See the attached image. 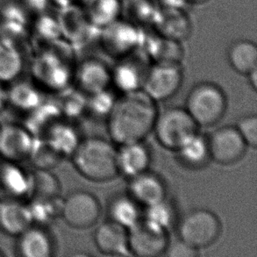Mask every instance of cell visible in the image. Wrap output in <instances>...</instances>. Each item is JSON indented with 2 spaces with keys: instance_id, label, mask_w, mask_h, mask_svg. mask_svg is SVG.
<instances>
[{
  "instance_id": "6da1fadb",
  "label": "cell",
  "mask_w": 257,
  "mask_h": 257,
  "mask_svg": "<svg viewBox=\"0 0 257 257\" xmlns=\"http://www.w3.org/2000/svg\"><path fill=\"white\" fill-rule=\"evenodd\" d=\"M157 114L156 102L143 90L125 93L108 115L109 136L119 146L143 142L153 131Z\"/></svg>"
},
{
  "instance_id": "7a4b0ae2",
  "label": "cell",
  "mask_w": 257,
  "mask_h": 257,
  "mask_svg": "<svg viewBox=\"0 0 257 257\" xmlns=\"http://www.w3.org/2000/svg\"><path fill=\"white\" fill-rule=\"evenodd\" d=\"M71 157L77 171L88 180L106 182L118 174L117 150L99 137L81 140Z\"/></svg>"
},
{
  "instance_id": "3957f363",
  "label": "cell",
  "mask_w": 257,
  "mask_h": 257,
  "mask_svg": "<svg viewBox=\"0 0 257 257\" xmlns=\"http://www.w3.org/2000/svg\"><path fill=\"white\" fill-rule=\"evenodd\" d=\"M227 101L222 89L212 83H200L191 89L185 110L198 125L211 126L223 118Z\"/></svg>"
},
{
  "instance_id": "277c9868",
  "label": "cell",
  "mask_w": 257,
  "mask_h": 257,
  "mask_svg": "<svg viewBox=\"0 0 257 257\" xmlns=\"http://www.w3.org/2000/svg\"><path fill=\"white\" fill-rule=\"evenodd\" d=\"M153 131L162 146L177 151L189 137L198 132V125L185 109L171 107L158 112Z\"/></svg>"
},
{
  "instance_id": "5b68a950",
  "label": "cell",
  "mask_w": 257,
  "mask_h": 257,
  "mask_svg": "<svg viewBox=\"0 0 257 257\" xmlns=\"http://www.w3.org/2000/svg\"><path fill=\"white\" fill-rule=\"evenodd\" d=\"M221 232V224L213 212L197 209L181 219L178 226L179 239L197 249L212 245Z\"/></svg>"
},
{
  "instance_id": "8992f818",
  "label": "cell",
  "mask_w": 257,
  "mask_h": 257,
  "mask_svg": "<svg viewBox=\"0 0 257 257\" xmlns=\"http://www.w3.org/2000/svg\"><path fill=\"white\" fill-rule=\"evenodd\" d=\"M101 30V46L109 56L119 59L139 50L143 46L144 35L142 28L123 19H118Z\"/></svg>"
},
{
  "instance_id": "52a82bcc",
  "label": "cell",
  "mask_w": 257,
  "mask_h": 257,
  "mask_svg": "<svg viewBox=\"0 0 257 257\" xmlns=\"http://www.w3.org/2000/svg\"><path fill=\"white\" fill-rule=\"evenodd\" d=\"M183 79L180 63H155L147 71L142 90L155 102L168 100L177 93Z\"/></svg>"
},
{
  "instance_id": "ba28073f",
  "label": "cell",
  "mask_w": 257,
  "mask_h": 257,
  "mask_svg": "<svg viewBox=\"0 0 257 257\" xmlns=\"http://www.w3.org/2000/svg\"><path fill=\"white\" fill-rule=\"evenodd\" d=\"M97 198L85 191H76L63 199L61 217L74 228L84 229L93 226L100 218Z\"/></svg>"
},
{
  "instance_id": "9c48e42d",
  "label": "cell",
  "mask_w": 257,
  "mask_h": 257,
  "mask_svg": "<svg viewBox=\"0 0 257 257\" xmlns=\"http://www.w3.org/2000/svg\"><path fill=\"white\" fill-rule=\"evenodd\" d=\"M130 253L140 257H156L164 254L169 244L167 231L144 220L127 230Z\"/></svg>"
},
{
  "instance_id": "30bf717a",
  "label": "cell",
  "mask_w": 257,
  "mask_h": 257,
  "mask_svg": "<svg viewBox=\"0 0 257 257\" xmlns=\"http://www.w3.org/2000/svg\"><path fill=\"white\" fill-rule=\"evenodd\" d=\"M35 137L25 125L7 123L0 125V158L22 164L28 160Z\"/></svg>"
},
{
  "instance_id": "8fae6325",
  "label": "cell",
  "mask_w": 257,
  "mask_h": 257,
  "mask_svg": "<svg viewBox=\"0 0 257 257\" xmlns=\"http://www.w3.org/2000/svg\"><path fill=\"white\" fill-rule=\"evenodd\" d=\"M210 157L223 165L234 164L243 157L247 144L235 126H223L212 133L209 138Z\"/></svg>"
},
{
  "instance_id": "7c38bea8",
  "label": "cell",
  "mask_w": 257,
  "mask_h": 257,
  "mask_svg": "<svg viewBox=\"0 0 257 257\" xmlns=\"http://www.w3.org/2000/svg\"><path fill=\"white\" fill-rule=\"evenodd\" d=\"M32 196V171L20 163L0 161V200L28 201Z\"/></svg>"
},
{
  "instance_id": "4fadbf2b",
  "label": "cell",
  "mask_w": 257,
  "mask_h": 257,
  "mask_svg": "<svg viewBox=\"0 0 257 257\" xmlns=\"http://www.w3.org/2000/svg\"><path fill=\"white\" fill-rule=\"evenodd\" d=\"M137 52L138 50L119 58L116 66L111 70V84L124 94L142 90L149 70H145V58L148 56L144 55L143 57Z\"/></svg>"
},
{
  "instance_id": "5bb4252c",
  "label": "cell",
  "mask_w": 257,
  "mask_h": 257,
  "mask_svg": "<svg viewBox=\"0 0 257 257\" xmlns=\"http://www.w3.org/2000/svg\"><path fill=\"white\" fill-rule=\"evenodd\" d=\"M15 238V251L20 256L51 257L56 254V240L49 226L32 225Z\"/></svg>"
},
{
  "instance_id": "9a60e30c",
  "label": "cell",
  "mask_w": 257,
  "mask_h": 257,
  "mask_svg": "<svg viewBox=\"0 0 257 257\" xmlns=\"http://www.w3.org/2000/svg\"><path fill=\"white\" fill-rule=\"evenodd\" d=\"M57 16L61 35L73 45L84 44L91 37L95 28L90 23L79 4L60 8Z\"/></svg>"
},
{
  "instance_id": "2e32d148",
  "label": "cell",
  "mask_w": 257,
  "mask_h": 257,
  "mask_svg": "<svg viewBox=\"0 0 257 257\" xmlns=\"http://www.w3.org/2000/svg\"><path fill=\"white\" fill-rule=\"evenodd\" d=\"M38 83L47 87L48 90H61L65 89L71 79V70L69 63L62 59L59 55L48 53L41 56L35 67Z\"/></svg>"
},
{
  "instance_id": "e0dca14e",
  "label": "cell",
  "mask_w": 257,
  "mask_h": 257,
  "mask_svg": "<svg viewBox=\"0 0 257 257\" xmlns=\"http://www.w3.org/2000/svg\"><path fill=\"white\" fill-rule=\"evenodd\" d=\"M129 196L145 207L164 201L167 197V188L163 179L149 171L130 178Z\"/></svg>"
},
{
  "instance_id": "ac0fdd59",
  "label": "cell",
  "mask_w": 257,
  "mask_h": 257,
  "mask_svg": "<svg viewBox=\"0 0 257 257\" xmlns=\"http://www.w3.org/2000/svg\"><path fill=\"white\" fill-rule=\"evenodd\" d=\"M75 80L79 90L89 96L108 89L111 84V70L100 60L89 58L77 68Z\"/></svg>"
},
{
  "instance_id": "d6986e66",
  "label": "cell",
  "mask_w": 257,
  "mask_h": 257,
  "mask_svg": "<svg viewBox=\"0 0 257 257\" xmlns=\"http://www.w3.org/2000/svg\"><path fill=\"white\" fill-rule=\"evenodd\" d=\"M152 27L158 35L180 42L190 38L193 29L186 11L163 8H159Z\"/></svg>"
},
{
  "instance_id": "ffe728a7",
  "label": "cell",
  "mask_w": 257,
  "mask_h": 257,
  "mask_svg": "<svg viewBox=\"0 0 257 257\" xmlns=\"http://www.w3.org/2000/svg\"><path fill=\"white\" fill-rule=\"evenodd\" d=\"M94 242L101 253L110 255L130 254L128 232L111 220L102 223L94 233Z\"/></svg>"
},
{
  "instance_id": "44dd1931",
  "label": "cell",
  "mask_w": 257,
  "mask_h": 257,
  "mask_svg": "<svg viewBox=\"0 0 257 257\" xmlns=\"http://www.w3.org/2000/svg\"><path fill=\"white\" fill-rule=\"evenodd\" d=\"M33 225L28 201L0 200V231L17 237Z\"/></svg>"
},
{
  "instance_id": "7402d4cb",
  "label": "cell",
  "mask_w": 257,
  "mask_h": 257,
  "mask_svg": "<svg viewBox=\"0 0 257 257\" xmlns=\"http://www.w3.org/2000/svg\"><path fill=\"white\" fill-rule=\"evenodd\" d=\"M150 164V151L143 142L125 144L117 150L118 173L123 174L128 178L149 171Z\"/></svg>"
},
{
  "instance_id": "603a6c76",
  "label": "cell",
  "mask_w": 257,
  "mask_h": 257,
  "mask_svg": "<svg viewBox=\"0 0 257 257\" xmlns=\"http://www.w3.org/2000/svg\"><path fill=\"white\" fill-rule=\"evenodd\" d=\"M24 54L15 40L0 36V83L20 79L25 70Z\"/></svg>"
},
{
  "instance_id": "cb8c5ba5",
  "label": "cell",
  "mask_w": 257,
  "mask_h": 257,
  "mask_svg": "<svg viewBox=\"0 0 257 257\" xmlns=\"http://www.w3.org/2000/svg\"><path fill=\"white\" fill-rule=\"evenodd\" d=\"M31 25L30 14L21 2H9L0 10V29L2 36L7 38H21L29 31Z\"/></svg>"
},
{
  "instance_id": "d4e9b609",
  "label": "cell",
  "mask_w": 257,
  "mask_h": 257,
  "mask_svg": "<svg viewBox=\"0 0 257 257\" xmlns=\"http://www.w3.org/2000/svg\"><path fill=\"white\" fill-rule=\"evenodd\" d=\"M182 42L165 38L158 34L143 39V52L155 63H181L184 57Z\"/></svg>"
},
{
  "instance_id": "484cf974",
  "label": "cell",
  "mask_w": 257,
  "mask_h": 257,
  "mask_svg": "<svg viewBox=\"0 0 257 257\" xmlns=\"http://www.w3.org/2000/svg\"><path fill=\"white\" fill-rule=\"evenodd\" d=\"M44 101L42 89L39 85L21 78L11 83L10 89L7 90V104L28 114Z\"/></svg>"
},
{
  "instance_id": "4316f807",
  "label": "cell",
  "mask_w": 257,
  "mask_h": 257,
  "mask_svg": "<svg viewBox=\"0 0 257 257\" xmlns=\"http://www.w3.org/2000/svg\"><path fill=\"white\" fill-rule=\"evenodd\" d=\"M80 7L96 28H104L120 19L121 0H80Z\"/></svg>"
},
{
  "instance_id": "83f0119b",
  "label": "cell",
  "mask_w": 257,
  "mask_h": 257,
  "mask_svg": "<svg viewBox=\"0 0 257 257\" xmlns=\"http://www.w3.org/2000/svg\"><path fill=\"white\" fill-rule=\"evenodd\" d=\"M43 139L63 158L71 157L81 142L73 125L60 121L55 123L47 131Z\"/></svg>"
},
{
  "instance_id": "f1b7e54d",
  "label": "cell",
  "mask_w": 257,
  "mask_h": 257,
  "mask_svg": "<svg viewBox=\"0 0 257 257\" xmlns=\"http://www.w3.org/2000/svg\"><path fill=\"white\" fill-rule=\"evenodd\" d=\"M159 7L154 0H121V16L124 21L139 28L152 27Z\"/></svg>"
},
{
  "instance_id": "f546056e",
  "label": "cell",
  "mask_w": 257,
  "mask_h": 257,
  "mask_svg": "<svg viewBox=\"0 0 257 257\" xmlns=\"http://www.w3.org/2000/svg\"><path fill=\"white\" fill-rule=\"evenodd\" d=\"M227 60L236 72L248 75L257 68L256 44L248 40L233 42L227 50Z\"/></svg>"
},
{
  "instance_id": "4dcf8cb0",
  "label": "cell",
  "mask_w": 257,
  "mask_h": 257,
  "mask_svg": "<svg viewBox=\"0 0 257 257\" xmlns=\"http://www.w3.org/2000/svg\"><path fill=\"white\" fill-rule=\"evenodd\" d=\"M139 205L129 195L116 196L108 205L110 220L130 229L141 220Z\"/></svg>"
},
{
  "instance_id": "1f68e13d",
  "label": "cell",
  "mask_w": 257,
  "mask_h": 257,
  "mask_svg": "<svg viewBox=\"0 0 257 257\" xmlns=\"http://www.w3.org/2000/svg\"><path fill=\"white\" fill-rule=\"evenodd\" d=\"M177 152L181 162L185 165L192 168L202 167L210 158L207 138L197 132L189 137L178 148Z\"/></svg>"
},
{
  "instance_id": "d6a6232c",
  "label": "cell",
  "mask_w": 257,
  "mask_h": 257,
  "mask_svg": "<svg viewBox=\"0 0 257 257\" xmlns=\"http://www.w3.org/2000/svg\"><path fill=\"white\" fill-rule=\"evenodd\" d=\"M31 212L33 225L49 226L61 216L63 199L55 198H30L28 201Z\"/></svg>"
},
{
  "instance_id": "836d02e7",
  "label": "cell",
  "mask_w": 257,
  "mask_h": 257,
  "mask_svg": "<svg viewBox=\"0 0 257 257\" xmlns=\"http://www.w3.org/2000/svg\"><path fill=\"white\" fill-rule=\"evenodd\" d=\"M61 183L51 170L35 169L32 171L31 198H55L59 197Z\"/></svg>"
},
{
  "instance_id": "e575fe53",
  "label": "cell",
  "mask_w": 257,
  "mask_h": 257,
  "mask_svg": "<svg viewBox=\"0 0 257 257\" xmlns=\"http://www.w3.org/2000/svg\"><path fill=\"white\" fill-rule=\"evenodd\" d=\"M62 159L63 157L56 153L45 140L35 137V144L28 158L35 165V169L51 170L59 164Z\"/></svg>"
},
{
  "instance_id": "d590c367",
  "label": "cell",
  "mask_w": 257,
  "mask_h": 257,
  "mask_svg": "<svg viewBox=\"0 0 257 257\" xmlns=\"http://www.w3.org/2000/svg\"><path fill=\"white\" fill-rule=\"evenodd\" d=\"M145 220L168 232L176 220L175 209L165 199L164 201L146 207Z\"/></svg>"
},
{
  "instance_id": "8d00e7d4",
  "label": "cell",
  "mask_w": 257,
  "mask_h": 257,
  "mask_svg": "<svg viewBox=\"0 0 257 257\" xmlns=\"http://www.w3.org/2000/svg\"><path fill=\"white\" fill-rule=\"evenodd\" d=\"M117 98L110 90H101L87 97V111L96 117H108Z\"/></svg>"
},
{
  "instance_id": "74e56055",
  "label": "cell",
  "mask_w": 257,
  "mask_h": 257,
  "mask_svg": "<svg viewBox=\"0 0 257 257\" xmlns=\"http://www.w3.org/2000/svg\"><path fill=\"white\" fill-rule=\"evenodd\" d=\"M37 16L38 20L35 24V32L42 40L54 42L62 37L57 16L53 17L52 15L47 13L40 14Z\"/></svg>"
},
{
  "instance_id": "f35d334b",
  "label": "cell",
  "mask_w": 257,
  "mask_h": 257,
  "mask_svg": "<svg viewBox=\"0 0 257 257\" xmlns=\"http://www.w3.org/2000/svg\"><path fill=\"white\" fill-rule=\"evenodd\" d=\"M87 96L82 91L70 93L59 104L62 113L71 118H77L87 110Z\"/></svg>"
},
{
  "instance_id": "ab89813d",
  "label": "cell",
  "mask_w": 257,
  "mask_h": 257,
  "mask_svg": "<svg viewBox=\"0 0 257 257\" xmlns=\"http://www.w3.org/2000/svg\"><path fill=\"white\" fill-rule=\"evenodd\" d=\"M237 130L247 146H257V117L255 115L244 116L237 122Z\"/></svg>"
},
{
  "instance_id": "60d3db41",
  "label": "cell",
  "mask_w": 257,
  "mask_h": 257,
  "mask_svg": "<svg viewBox=\"0 0 257 257\" xmlns=\"http://www.w3.org/2000/svg\"><path fill=\"white\" fill-rule=\"evenodd\" d=\"M164 254L171 257H195L198 256L199 253L198 249L179 239L172 243L169 242Z\"/></svg>"
},
{
  "instance_id": "b9f144b4",
  "label": "cell",
  "mask_w": 257,
  "mask_h": 257,
  "mask_svg": "<svg viewBox=\"0 0 257 257\" xmlns=\"http://www.w3.org/2000/svg\"><path fill=\"white\" fill-rule=\"evenodd\" d=\"M20 2L29 12V14L35 15L47 13L49 6L51 5L50 0H20Z\"/></svg>"
},
{
  "instance_id": "7bdbcfd3",
  "label": "cell",
  "mask_w": 257,
  "mask_h": 257,
  "mask_svg": "<svg viewBox=\"0 0 257 257\" xmlns=\"http://www.w3.org/2000/svg\"><path fill=\"white\" fill-rule=\"evenodd\" d=\"M157 6L163 9L187 11L192 6L189 0H157Z\"/></svg>"
},
{
  "instance_id": "ee69618b",
  "label": "cell",
  "mask_w": 257,
  "mask_h": 257,
  "mask_svg": "<svg viewBox=\"0 0 257 257\" xmlns=\"http://www.w3.org/2000/svg\"><path fill=\"white\" fill-rule=\"evenodd\" d=\"M7 89L5 84L0 83V113L7 108Z\"/></svg>"
},
{
  "instance_id": "f6af8a7d",
  "label": "cell",
  "mask_w": 257,
  "mask_h": 257,
  "mask_svg": "<svg viewBox=\"0 0 257 257\" xmlns=\"http://www.w3.org/2000/svg\"><path fill=\"white\" fill-rule=\"evenodd\" d=\"M79 1L80 0H50V3L59 8H63L75 4H79Z\"/></svg>"
},
{
  "instance_id": "bcb514c9",
  "label": "cell",
  "mask_w": 257,
  "mask_h": 257,
  "mask_svg": "<svg viewBox=\"0 0 257 257\" xmlns=\"http://www.w3.org/2000/svg\"><path fill=\"white\" fill-rule=\"evenodd\" d=\"M249 78L251 86L253 87L254 90H256L257 88V69L251 71L250 73L247 75Z\"/></svg>"
},
{
  "instance_id": "7dc6e473",
  "label": "cell",
  "mask_w": 257,
  "mask_h": 257,
  "mask_svg": "<svg viewBox=\"0 0 257 257\" xmlns=\"http://www.w3.org/2000/svg\"><path fill=\"white\" fill-rule=\"evenodd\" d=\"M191 5H202L208 2L209 0H189Z\"/></svg>"
},
{
  "instance_id": "c3c4849f",
  "label": "cell",
  "mask_w": 257,
  "mask_h": 257,
  "mask_svg": "<svg viewBox=\"0 0 257 257\" xmlns=\"http://www.w3.org/2000/svg\"><path fill=\"white\" fill-rule=\"evenodd\" d=\"M6 255V254L4 253V251L0 248V257L5 256Z\"/></svg>"
},
{
  "instance_id": "681fc988",
  "label": "cell",
  "mask_w": 257,
  "mask_h": 257,
  "mask_svg": "<svg viewBox=\"0 0 257 257\" xmlns=\"http://www.w3.org/2000/svg\"><path fill=\"white\" fill-rule=\"evenodd\" d=\"M0 36H2V35H1V29H0Z\"/></svg>"
}]
</instances>
